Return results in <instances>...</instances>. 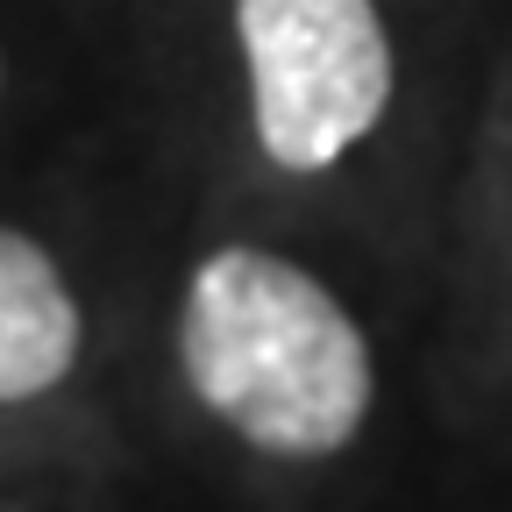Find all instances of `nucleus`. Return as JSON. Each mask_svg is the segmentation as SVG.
I'll return each mask as SVG.
<instances>
[{
  "label": "nucleus",
  "mask_w": 512,
  "mask_h": 512,
  "mask_svg": "<svg viewBox=\"0 0 512 512\" xmlns=\"http://www.w3.org/2000/svg\"><path fill=\"white\" fill-rule=\"evenodd\" d=\"M178 370L242 448L335 463L377 413V349L349 299L264 242H221L178 299Z\"/></svg>",
  "instance_id": "f257e3e1"
},
{
  "label": "nucleus",
  "mask_w": 512,
  "mask_h": 512,
  "mask_svg": "<svg viewBox=\"0 0 512 512\" xmlns=\"http://www.w3.org/2000/svg\"><path fill=\"white\" fill-rule=\"evenodd\" d=\"M249 128L285 178L342 171L392 114L399 50L377 0H235Z\"/></svg>",
  "instance_id": "f03ea898"
},
{
  "label": "nucleus",
  "mask_w": 512,
  "mask_h": 512,
  "mask_svg": "<svg viewBox=\"0 0 512 512\" xmlns=\"http://www.w3.org/2000/svg\"><path fill=\"white\" fill-rule=\"evenodd\" d=\"M79 349L86 313L64 285L57 256L22 228H0V406H29L57 392L79 370Z\"/></svg>",
  "instance_id": "7ed1b4c3"
}]
</instances>
